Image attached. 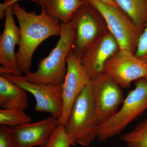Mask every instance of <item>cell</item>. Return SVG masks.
Masks as SVG:
<instances>
[{
  "label": "cell",
  "mask_w": 147,
  "mask_h": 147,
  "mask_svg": "<svg viewBox=\"0 0 147 147\" xmlns=\"http://www.w3.org/2000/svg\"><path fill=\"white\" fill-rule=\"evenodd\" d=\"M11 7L19 23L21 34L16 61L21 71L26 73L30 70L33 56L40 44L50 37L60 36L61 24L48 16L43 7L39 14L34 11L28 12L17 2L11 4Z\"/></svg>",
  "instance_id": "cell-1"
},
{
  "label": "cell",
  "mask_w": 147,
  "mask_h": 147,
  "mask_svg": "<svg viewBox=\"0 0 147 147\" xmlns=\"http://www.w3.org/2000/svg\"><path fill=\"white\" fill-rule=\"evenodd\" d=\"M60 24L61 33L56 47L40 62L36 71L26 73L25 78L29 82L62 86L67 71V59L71 51L75 34L70 22Z\"/></svg>",
  "instance_id": "cell-2"
},
{
  "label": "cell",
  "mask_w": 147,
  "mask_h": 147,
  "mask_svg": "<svg viewBox=\"0 0 147 147\" xmlns=\"http://www.w3.org/2000/svg\"><path fill=\"white\" fill-rule=\"evenodd\" d=\"M99 125L90 81L76 98L64 128L75 144L89 147L97 138Z\"/></svg>",
  "instance_id": "cell-3"
},
{
  "label": "cell",
  "mask_w": 147,
  "mask_h": 147,
  "mask_svg": "<svg viewBox=\"0 0 147 147\" xmlns=\"http://www.w3.org/2000/svg\"><path fill=\"white\" fill-rule=\"evenodd\" d=\"M120 110L113 117L99 125L98 141L105 142L120 134L129 124L147 109V79H138L134 90L125 98Z\"/></svg>",
  "instance_id": "cell-4"
},
{
  "label": "cell",
  "mask_w": 147,
  "mask_h": 147,
  "mask_svg": "<svg viewBox=\"0 0 147 147\" xmlns=\"http://www.w3.org/2000/svg\"><path fill=\"white\" fill-rule=\"evenodd\" d=\"M70 22L75 34L71 51L80 59L94 42L108 30L102 16L86 0L73 13Z\"/></svg>",
  "instance_id": "cell-5"
},
{
  "label": "cell",
  "mask_w": 147,
  "mask_h": 147,
  "mask_svg": "<svg viewBox=\"0 0 147 147\" xmlns=\"http://www.w3.org/2000/svg\"><path fill=\"white\" fill-rule=\"evenodd\" d=\"M104 19L108 31L118 43L120 49L135 55L142 32L119 6L100 0H86Z\"/></svg>",
  "instance_id": "cell-6"
},
{
  "label": "cell",
  "mask_w": 147,
  "mask_h": 147,
  "mask_svg": "<svg viewBox=\"0 0 147 147\" xmlns=\"http://www.w3.org/2000/svg\"><path fill=\"white\" fill-rule=\"evenodd\" d=\"M11 82L18 85L34 96L36 103L34 110L37 112H46L59 119L63 112L62 86L34 84L27 80L25 76L0 72Z\"/></svg>",
  "instance_id": "cell-7"
},
{
  "label": "cell",
  "mask_w": 147,
  "mask_h": 147,
  "mask_svg": "<svg viewBox=\"0 0 147 147\" xmlns=\"http://www.w3.org/2000/svg\"><path fill=\"white\" fill-rule=\"evenodd\" d=\"M103 73L124 88L147 76V63L130 51L119 49L105 63Z\"/></svg>",
  "instance_id": "cell-8"
},
{
  "label": "cell",
  "mask_w": 147,
  "mask_h": 147,
  "mask_svg": "<svg viewBox=\"0 0 147 147\" xmlns=\"http://www.w3.org/2000/svg\"><path fill=\"white\" fill-rule=\"evenodd\" d=\"M90 84L100 125L117 113L124 96L121 87L103 72L91 79Z\"/></svg>",
  "instance_id": "cell-9"
},
{
  "label": "cell",
  "mask_w": 147,
  "mask_h": 147,
  "mask_svg": "<svg viewBox=\"0 0 147 147\" xmlns=\"http://www.w3.org/2000/svg\"><path fill=\"white\" fill-rule=\"evenodd\" d=\"M67 71L62 85L63 112L58 119V125L65 126L68 122L74 101L90 81L81 60L71 51L67 59Z\"/></svg>",
  "instance_id": "cell-10"
},
{
  "label": "cell",
  "mask_w": 147,
  "mask_h": 147,
  "mask_svg": "<svg viewBox=\"0 0 147 147\" xmlns=\"http://www.w3.org/2000/svg\"><path fill=\"white\" fill-rule=\"evenodd\" d=\"M1 10L5 11V21L3 33L0 35V72L21 74L17 65L15 53L16 45H20V28L14 22L11 4L1 3Z\"/></svg>",
  "instance_id": "cell-11"
},
{
  "label": "cell",
  "mask_w": 147,
  "mask_h": 147,
  "mask_svg": "<svg viewBox=\"0 0 147 147\" xmlns=\"http://www.w3.org/2000/svg\"><path fill=\"white\" fill-rule=\"evenodd\" d=\"M119 49L108 30L94 42L80 59L90 79L103 73L105 63Z\"/></svg>",
  "instance_id": "cell-12"
},
{
  "label": "cell",
  "mask_w": 147,
  "mask_h": 147,
  "mask_svg": "<svg viewBox=\"0 0 147 147\" xmlns=\"http://www.w3.org/2000/svg\"><path fill=\"white\" fill-rule=\"evenodd\" d=\"M58 125V119L51 116L35 123L10 128L11 132L16 147H46Z\"/></svg>",
  "instance_id": "cell-13"
},
{
  "label": "cell",
  "mask_w": 147,
  "mask_h": 147,
  "mask_svg": "<svg viewBox=\"0 0 147 147\" xmlns=\"http://www.w3.org/2000/svg\"><path fill=\"white\" fill-rule=\"evenodd\" d=\"M28 105L27 92L3 76H0V107L3 109L25 110Z\"/></svg>",
  "instance_id": "cell-14"
},
{
  "label": "cell",
  "mask_w": 147,
  "mask_h": 147,
  "mask_svg": "<svg viewBox=\"0 0 147 147\" xmlns=\"http://www.w3.org/2000/svg\"><path fill=\"white\" fill-rule=\"evenodd\" d=\"M34 2L44 7L48 16L60 23L67 24L70 22L73 13L84 0H34Z\"/></svg>",
  "instance_id": "cell-15"
},
{
  "label": "cell",
  "mask_w": 147,
  "mask_h": 147,
  "mask_svg": "<svg viewBox=\"0 0 147 147\" xmlns=\"http://www.w3.org/2000/svg\"><path fill=\"white\" fill-rule=\"evenodd\" d=\"M143 32L147 24V0H113Z\"/></svg>",
  "instance_id": "cell-16"
},
{
  "label": "cell",
  "mask_w": 147,
  "mask_h": 147,
  "mask_svg": "<svg viewBox=\"0 0 147 147\" xmlns=\"http://www.w3.org/2000/svg\"><path fill=\"white\" fill-rule=\"evenodd\" d=\"M127 147H147V116L134 129L121 136Z\"/></svg>",
  "instance_id": "cell-17"
},
{
  "label": "cell",
  "mask_w": 147,
  "mask_h": 147,
  "mask_svg": "<svg viewBox=\"0 0 147 147\" xmlns=\"http://www.w3.org/2000/svg\"><path fill=\"white\" fill-rule=\"evenodd\" d=\"M32 119L24 110L20 109L0 110V125H4L10 128L31 123Z\"/></svg>",
  "instance_id": "cell-18"
},
{
  "label": "cell",
  "mask_w": 147,
  "mask_h": 147,
  "mask_svg": "<svg viewBox=\"0 0 147 147\" xmlns=\"http://www.w3.org/2000/svg\"><path fill=\"white\" fill-rule=\"evenodd\" d=\"M74 140L65 130L64 126L58 125L55 129L46 147H69Z\"/></svg>",
  "instance_id": "cell-19"
},
{
  "label": "cell",
  "mask_w": 147,
  "mask_h": 147,
  "mask_svg": "<svg viewBox=\"0 0 147 147\" xmlns=\"http://www.w3.org/2000/svg\"><path fill=\"white\" fill-rule=\"evenodd\" d=\"M135 56L147 63V24L140 36Z\"/></svg>",
  "instance_id": "cell-20"
},
{
  "label": "cell",
  "mask_w": 147,
  "mask_h": 147,
  "mask_svg": "<svg viewBox=\"0 0 147 147\" xmlns=\"http://www.w3.org/2000/svg\"><path fill=\"white\" fill-rule=\"evenodd\" d=\"M0 147H16L9 127L0 125Z\"/></svg>",
  "instance_id": "cell-21"
},
{
  "label": "cell",
  "mask_w": 147,
  "mask_h": 147,
  "mask_svg": "<svg viewBox=\"0 0 147 147\" xmlns=\"http://www.w3.org/2000/svg\"><path fill=\"white\" fill-rule=\"evenodd\" d=\"M80 1H82V0H80ZM100 1L106 3L108 4L111 5L119 6L113 0H100Z\"/></svg>",
  "instance_id": "cell-22"
},
{
  "label": "cell",
  "mask_w": 147,
  "mask_h": 147,
  "mask_svg": "<svg viewBox=\"0 0 147 147\" xmlns=\"http://www.w3.org/2000/svg\"><path fill=\"white\" fill-rule=\"evenodd\" d=\"M146 78H147V76L146 77Z\"/></svg>",
  "instance_id": "cell-23"
},
{
  "label": "cell",
  "mask_w": 147,
  "mask_h": 147,
  "mask_svg": "<svg viewBox=\"0 0 147 147\" xmlns=\"http://www.w3.org/2000/svg\"><path fill=\"white\" fill-rule=\"evenodd\" d=\"M3 1H5V0H3Z\"/></svg>",
  "instance_id": "cell-24"
}]
</instances>
